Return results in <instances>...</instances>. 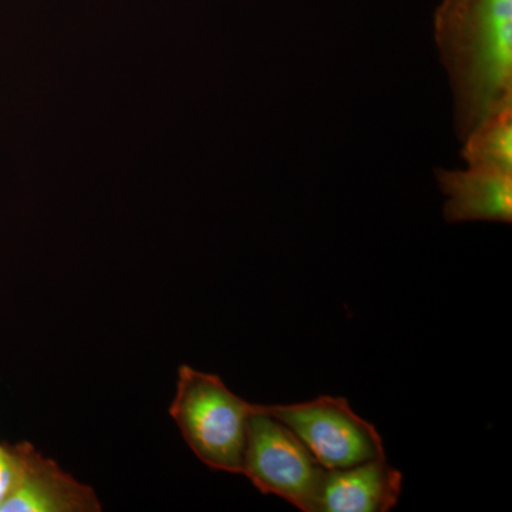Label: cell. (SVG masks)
Returning a JSON list of instances; mask_svg holds the SVG:
<instances>
[{
	"label": "cell",
	"mask_w": 512,
	"mask_h": 512,
	"mask_svg": "<svg viewBox=\"0 0 512 512\" xmlns=\"http://www.w3.org/2000/svg\"><path fill=\"white\" fill-rule=\"evenodd\" d=\"M468 167L512 174V106L493 114L461 143Z\"/></svg>",
	"instance_id": "ba28073f"
},
{
	"label": "cell",
	"mask_w": 512,
	"mask_h": 512,
	"mask_svg": "<svg viewBox=\"0 0 512 512\" xmlns=\"http://www.w3.org/2000/svg\"><path fill=\"white\" fill-rule=\"evenodd\" d=\"M258 404L232 392L220 376L183 365L170 416L192 453L212 470L242 474L248 427Z\"/></svg>",
	"instance_id": "7a4b0ae2"
},
{
	"label": "cell",
	"mask_w": 512,
	"mask_h": 512,
	"mask_svg": "<svg viewBox=\"0 0 512 512\" xmlns=\"http://www.w3.org/2000/svg\"><path fill=\"white\" fill-rule=\"evenodd\" d=\"M434 42L453 94L460 143L512 106V0H443Z\"/></svg>",
	"instance_id": "6da1fadb"
},
{
	"label": "cell",
	"mask_w": 512,
	"mask_h": 512,
	"mask_svg": "<svg viewBox=\"0 0 512 512\" xmlns=\"http://www.w3.org/2000/svg\"><path fill=\"white\" fill-rule=\"evenodd\" d=\"M12 481V460H10L8 444L0 443V503L5 498Z\"/></svg>",
	"instance_id": "9c48e42d"
},
{
	"label": "cell",
	"mask_w": 512,
	"mask_h": 512,
	"mask_svg": "<svg viewBox=\"0 0 512 512\" xmlns=\"http://www.w3.org/2000/svg\"><path fill=\"white\" fill-rule=\"evenodd\" d=\"M325 470L292 430L258 404L242 463V474L256 490L276 495L299 511L316 512Z\"/></svg>",
	"instance_id": "3957f363"
},
{
	"label": "cell",
	"mask_w": 512,
	"mask_h": 512,
	"mask_svg": "<svg viewBox=\"0 0 512 512\" xmlns=\"http://www.w3.org/2000/svg\"><path fill=\"white\" fill-rule=\"evenodd\" d=\"M403 474L386 458L325 470L316 512H387L399 503Z\"/></svg>",
	"instance_id": "52a82bcc"
},
{
	"label": "cell",
	"mask_w": 512,
	"mask_h": 512,
	"mask_svg": "<svg viewBox=\"0 0 512 512\" xmlns=\"http://www.w3.org/2000/svg\"><path fill=\"white\" fill-rule=\"evenodd\" d=\"M446 201L443 217L448 224L512 222V174L487 168L434 170Z\"/></svg>",
	"instance_id": "8992f818"
},
{
	"label": "cell",
	"mask_w": 512,
	"mask_h": 512,
	"mask_svg": "<svg viewBox=\"0 0 512 512\" xmlns=\"http://www.w3.org/2000/svg\"><path fill=\"white\" fill-rule=\"evenodd\" d=\"M12 481L0 512H99L96 491L28 441L8 444Z\"/></svg>",
	"instance_id": "5b68a950"
},
{
	"label": "cell",
	"mask_w": 512,
	"mask_h": 512,
	"mask_svg": "<svg viewBox=\"0 0 512 512\" xmlns=\"http://www.w3.org/2000/svg\"><path fill=\"white\" fill-rule=\"evenodd\" d=\"M262 407L292 430L326 470L386 458L375 424L360 417L345 397L319 396L309 402Z\"/></svg>",
	"instance_id": "277c9868"
}]
</instances>
